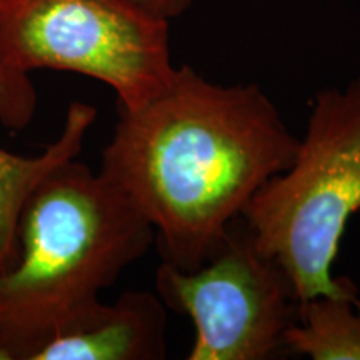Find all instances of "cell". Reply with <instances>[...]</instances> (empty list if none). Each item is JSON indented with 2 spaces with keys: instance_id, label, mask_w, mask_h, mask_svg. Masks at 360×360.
<instances>
[{
  "instance_id": "cell-3",
  "label": "cell",
  "mask_w": 360,
  "mask_h": 360,
  "mask_svg": "<svg viewBox=\"0 0 360 360\" xmlns=\"http://www.w3.org/2000/svg\"><path fill=\"white\" fill-rule=\"evenodd\" d=\"M355 214H360V77L315 96L290 165L255 193L242 219L302 302L315 295L359 294L349 277H335L332 270Z\"/></svg>"
},
{
  "instance_id": "cell-2",
  "label": "cell",
  "mask_w": 360,
  "mask_h": 360,
  "mask_svg": "<svg viewBox=\"0 0 360 360\" xmlns=\"http://www.w3.org/2000/svg\"><path fill=\"white\" fill-rule=\"evenodd\" d=\"M154 240L150 222L101 170L77 157L53 167L27 199L15 262L0 274V360H27L96 307Z\"/></svg>"
},
{
  "instance_id": "cell-9",
  "label": "cell",
  "mask_w": 360,
  "mask_h": 360,
  "mask_svg": "<svg viewBox=\"0 0 360 360\" xmlns=\"http://www.w3.org/2000/svg\"><path fill=\"white\" fill-rule=\"evenodd\" d=\"M37 110V92L30 74L13 69L0 56V124L22 130L32 122Z\"/></svg>"
},
{
  "instance_id": "cell-5",
  "label": "cell",
  "mask_w": 360,
  "mask_h": 360,
  "mask_svg": "<svg viewBox=\"0 0 360 360\" xmlns=\"http://www.w3.org/2000/svg\"><path fill=\"white\" fill-rule=\"evenodd\" d=\"M155 290L195 327L188 360H269L285 349L283 335L297 319L289 277L242 217L195 270L160 260Z\"/></svg>"
},
{
  "instance_id": "cell-4",
  "label": "cell",
  "mask_w": 360,
  "mask_h": 360,
  "mask_svg": "<svg viewBox=\"0 0 360 360\" xmlns=\"http://www.w3.org/2000/svg\"><path fill=\"white\" fill-rule=\"evenodd\" d=\"M0 56L13 69L85 75L135 110L172 84L169 20L139 0H0Z\"/></svg>"
},
{
  "instance_id": "cell-1",
  "label": "cell",
  "mask_w": 360,
  "mask_h": 360,
  "mask_svg": "<svg viewBox=\"0 0 360 360\" xmlns=\"http://www.w3.org/2000/svg\"><path fill=\"white\" fill-rule=\"evenodd\" d=\"M299 139L257 84L210 82L191 65L160 96L119 110L101 172L150 222L160 257L195 270Z\"/></svg>"
},
{
  "instance_id": "cell-6",
  "label": "cell",
  "mask_w": 360,
  "mask_h": 360,
  "mask_svg": "<svg viewBox=\"0 0 360 360\" xmlns=\"http://www.w3.org/2000/svg\"><path fill=\"white\" fill-rule=\"evenodd\" d=\"M167 357V307L157 294L127 290L98 302L30 352L27 360H162Z\"/></svg>"
},
{
  "instance_id": "cell-8",
  "label": "cell",
  "mask_w": 360,
  "mask_h": 360,
  "mask_svg": "<svg viewBox=\"0 0 360 360\" xmlns=\"http://www.w3.org/2000/svg\"><path fill=\"white\" fill-rule=\"evenodd\" d=\"M283 345L312 360H360L359 294L315 295L297 304Z\"/></svg>"
},
{
  "instance_id": "cell-10",
  "label": "cell",
  "mask_w": 360,
  "mask_h": 360,
  "mask_svg": "<svg viewBox=\"0 0 360 360\" xmlns=\"http://www.w3.org/2000/svg\"><path fill=\"white\" fill-rule=\"evenodd\" d=\"M143 7L152 11L157 15L164 17V19H175V17L182 15L184 12L191 7L192 0H139Z\"/></svg>"
},
{
  "instance_id": "cell-7",
  "label": "cell",
  "mask_w": 360,
  "mask_h": 360,
  "mask_svg": "<svg viewBox=\"0 0 360 360\" xmlns=\"http://www.w3.org/2000/svg\"><path fill=\"white\" fill-rule=\"evenodd\" d=\"M96 119V107L72 102L60 134L42 154L27 157L0 148V274L15 262L17 229L27 199L53 167L79 157Z\"/></svg>"
}]
</instances>
